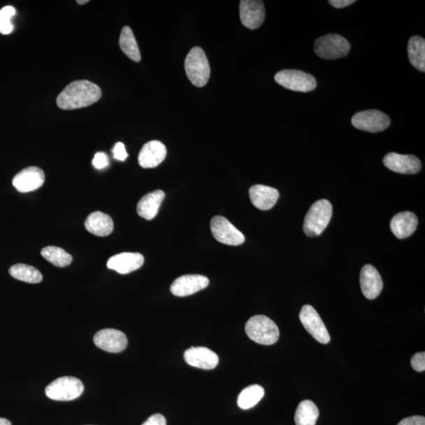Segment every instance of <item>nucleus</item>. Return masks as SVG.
<instances>
[{"label": "nucleus", "mask_w": 425, "mask_h": 425, "mask_svg": "<svg viewBox=\"0 0 425 425\" xmlns=\"http://www.w3.org/2000/svg\"><path fill=\"white\" fill-rule=\"evenodd\" d=\"M280 85L295 92H309L317 87V80L311 74L297 70H284L275 75Z\"/></svg>", "instance_id": "7"}, {"label": "nucleus", "mask_w": 425, "mask_h": 425, "mask_svg": "<svg viewBox=\"0 0 425 425\" xmlns=\"http://www.w3.org/2000/svg\"><path fill=\"white\" fill-rule=\"evenodd\" d=\"M354 0H330L329 2L333 7L336 8H345L354 3Z\"/></svg>", "instance_id": "36"}, {"label": "nucleus", "mask_w": 425, "mask_h": 425, "mask_svg": "<svg viewBox=\"0 0 425 425\" xmlns=\"http://www.w3.org/2000/svg\"><path fill=\"white\" fill-rule=\"evenodd\" d=\"M264 395V387L258 384L251 385L240 392L237 403L242 410H249L257 405Z\"/></svg>", "instance_id": "27"}, {"label": "nucleus", "mask_w": 425, "mask_h": 425, "mask_svg": "<svg viewBox=\"0 0 425 425\" xmlns=\"http://www.w3.org/2000/svg\"><path fill=\"white\" fill-rule=\"evenodd\" d=\"M185 68L187 78L199 87L208 84L210 77V66L208 57L201 48L194 47L187 54Z\"/></svg>", "instance_id": "4"}, {"label": "nucleus", "mask_w": 425, "mask_h": 425, "mask_svg": "<svg viewBox=\"0 0 425 425\" xmlns=\"http://www.w3.org/2000/svg\"><path fill=\"white\" fill-rule=\"evenodd\" d=\"M398 425H425V418L422 416H412L403 419Z\"/></svg>", "instance_id": "34"}, {"label": "nucleus", "mask_w": 425, "mask_h": 425, "mask_svg": "<svg viewBox=\"0 0 425 425\" xmlns=\"http://www.w3.org/2000/svg\"><path fill=\"white\" fill-rule=\"evenodd\" d=\"M241 22L249 29H257L264 22V3L259 0H242L240 4Z\"/></svg>", "instance_id": "12"}, {"label": "nucleus", "mask_w": 425, "mask_h": 425, "mask_svg": "<svg viewBox=\"0 0 425 425\" xmlns=\"http://www.w3.org/2000/svg\"><path fill=\"white\" fill-rule=\"evenodd\" d=\"M92 165L98 170H102L109 166L108 156L103 152L96 153L92 161Z\"/></svg>", "instance_id": "32"}, {"label": "nucleus", "mask_w": 425, "mask_h": 425, "mask_svg": "<svg viewBox=\"0 0 425 425\" xmlns=\"http://www.w3.org/2000/svg\"><path fill=\"white\" fill-rule=\"evenodd\" d=\"M94 343L97 347L110 353L122 352L128 345L126 334L114 329L99 331L94 336Z\"/></svg>", "instance_id": "11"}, {"label": "nucleus", "mask_w": 425, "mask_h": 425, "mask_svg": "<svg viewBox=\"0 0 425 425\" xmlns=\"http://www.w3.org/2000/svg\"><path fill=\"white\" fill-rule=\"evenodd\" d=\"M114 158L117 160L124 161L128 158V153L123 143L118 142L116 143L114 149Z\"/></svg>", "instance_id": "33"}, {"label": "nucleus", "mask_w": 425, "mask_h": 425, "mask_svg": "<svg viewBox=\"0 0 425 425\" xmlns=\"http://www.w3.org/2000/svg\"><path fill=\"white\" fill-rule=\"evenodd\" d=\"M210 229L215 238L224 245L238 246L245 241V236L226 217L215 216L210 222Z\"/></svg>", "instance_id": "8"}, {"label": "nucleus", "mask_w": 425, "mask_h": 425, "mask_svg": "<svg viewBox=\"0 0 425 425\" xmlns=\"http://www.w3.org/2000/svg\"><path fill=\"white\" fill-rule=\"evenodd\" d=\"M299 319L306 331L319 343L327 345L330 336L320 315L310 305H305L300 311Z\"/></svg>", "instance_id": "10"}, {"label": "nucleus", "mask_w": 425, "mask_h": 425, "mask_svg": "<svg viewBox=\"0 0 425 425\" xmlns=\"http://www.w3.org/2000/svg\"><path fill=\"white\" fill-rule=\"evenodd\" d=\"M45 173L41 168L31 166L16 174L13 185L18 192L27 193L40 189L45 183Z\"/></svg>", "instance_id": "15"}, {"label": "nucleus", "mask_w": 425, "mask_h": 425, "mask_svg": "<svg viewBox=\"0 0 425 425\" xmlns=\"http://www.w3.org/2000/svg\"><path fill=\"white\" fill-rule=\"evenodd\" d=\"M78 3L79 4H85L86 3H89V1H87V0H84V1H78Z\"/></svg>", "instance_id": "38"}, {"label": "nucleus", "mask_w": 425, "mask_h": 425, "mask_svg": "<svg viewBox=\"0 0 425 425\" xmlns=\"http://www.w3.org/2000/svg\"><path fill=\"white\" fill-rule=\"evenodd\" d=\"M142 425H166V420L164 415L157 414L150 417Z\"/></svg>", "instance_id": "35"}, {"label": "nucleus", "mask_w": 425, "mask_h": 425, "mask_svg": "<svg viewBox=\"0 0 425 425\" xmlns=\"http://www.w3.org/2000/svg\"><path fill=\"white\" fill-rule=\"evenodd\" d=\"M360 284L362 293L368 299H375L383 289V280L377 268L366 265L361 268Z\"/></svg>", "instance_id": "17"}, {"label": "nucleus", "mask_w": 425, "mask_h": 425, "mask_svg": "<svg viewBox=\"0 0 425 425\" xmlns=\"http://www.w3.org/2000/svg\"><path fill=\"white\" fill-rule=\"evenodd\" d=\"M351 43L338 34L323 36L315 41V52L319 57L333 60L347 56L351 51Z\"/></svg>", "instance_id": "5"}, {"label": "nucleus", "mask_w": 425, "mask_h": 425, "mask_svg": "<svg viewBox=\"0 0 425 425\" xmlns=\"http://www.w3.org/2000/svg\"><path fill=\"white\" fill-rule=\"evenodd\" d=\"M120 45L122 51L128 57L136 62L141 60V55L138 45H137L133 30L129 27H124L122 30L120 39Z\"/></svg>", "instance_id": "25"}, {"label": "nucleus", "mask_w": 425, "mask_h": 425, "mask_svg": "<svg viewBox=\"0 0 425 425\" xmlns=\"http://www.w3.org/2000/svg\"><path fill=\"white\" fill-rule=\"evenodd\" d=\"M250 199L256 208L268 210L277 203L280 196L279 192L272 187L256 185L249 190Z\"/></svg>", "instance_id": "20"}, {"label": "nucleus", "mask_w": 425, "mask_h": 425, "mask_svg": "<svg viewBox=\"0 0 425 425\" xmlns=\"http://www.w3.org/2000/svg\"><path fill=\"white\" fill-rule=\"evenodd\" d=\"M165 196L164 192L161 190H156L147 194L137 204V212L146 220H152L158 215L160 206L164 202Z\"/></svg>", "instance_id": "22"}, {"label": "nucleus", "mask_w": 425, "mask_h": 425, "mask_svg": "<svg viewBox=\"0 0 425 425\" xmlns=\"http://www.w3.org/2000/svg\"><path fill=\"white\" fill-rule=\"evenodd\" d=\"M209 284V279L203 275H184L173 281L171 291L175 296L185 297L206 289Z\"/></svg>", "instance_id": "13"}, {"label": "nucleus", "mask_w": 425, "mask_h": 425, "mask_svg": "<svg viewBox=\"0 0 425 425\" xmlns=\"http://www.w3.org/2000/svg\"><path fill=\"white\" fill-rule=\"evenodd\" d=\"M411 366L417 372L425 370V353H417L411 359Z\"/></svg>", "instance_id": "31"}, {"label": "nucleus", "mask_w": 425, "mask_h": 425, "mask_svg": "<svg viewBox=\"0 0 425 425\" xmlns=\"http://www.w3.org/2000/svg\"><path fill=\"white\" fill-rule=\"evenodd\" d=\"M84 389L83 383L77 377H62L50 384L45 393L55 401H72L82 395Z\"/></svg>", "instance_id": "6"}, {"label": "nucleus", "mask_w": 425, "mask_h": 425, "mask_svg": "<svg viewBox=\"0 0 425 425\" xmlns=\"http://www.w3.org/2000/svg\"><path fill=\"white\" fill-rule=\"evenodd\" d=\"M145 264V258L140 253L124 252L114 255L108 261V267L118 273L128 274L139 270Z\"/></svg>", "instance_id": "19"}, {"label": "nucleus", "mask_w": 425, "mask_h": 425, "mask_svg": "<svg viewBox=\"0 0 425 425\" xmlns=\"http://www.w3.org/2000/svg\"><path fill=\"white\" fill-rule=\"evenodd\" d=\"M383 162L390 171L401 174H416L422 168L421 161L411 154L391 152L385 156Z\"/></svg>", "instance_id": "14"}, {"label": "nucleus", "mask_w": 425, "mask_h": 425, "mask_svg": "<svg viewBox=\"0 0 425 425\" xmlns=\"http://www.w3.org/2000/svg\"><path fill=\"white\" fill-rule=\"evenodd\" d=\"M166 147L159 141H149L141 150L138 161L141 167L154 168L159 166L166 157Z\"/></svg>", "instance_id": "18"}, {"label": "nucleus", "mask_w": 425, "mask_h": 425, "mask_svg": "<svg viewBox=\"0 0 425 425\" xmlns=\"http://www.w3.org/2000/svg\"><path fill=\"white\" fill-rule=\"evenodd\" d=\"M352 122L353 126L359 130L368 133H379L389 127L391 120L383 112L377 110H368L355 114Z\"/></svg>", "instance_id": "9"}, {"label": "nucleus", "mask_w": 425, "mask_h": 425, "mask_svg": "<svg viewBox=\"0 0 425 425\" xmlns=\"http://www.w3.org/2000/svg\"><path fill=\"white\" fill-rule=\"evenodd\" d=\"M410 64L419 71H425V41L421 36H412L408 42Z\"/></svg>", "instance_id": "24"}, {"label": "nucleus", "mask_w": 425, "mask_h": 425, "mask_svg": "<svg viewBox=\"0 0 425 425\" xmlns=\"http://www.w3.org/2000/svg\"><path fill=\"white\" fill-rule=\"evenodd\" d=\"M417 224L418 219L414 212L405 211L393 217L390 227L394 235L398 239L403 240L415 232Z\"/></svg>", "instance_id": "21"}, {"label": "nucleus", "mask_w": 425, "mask_h": 425, "mask_svg": "<svg viewBox=\"0 0 425 425\" xmlns=\"http://www.w3.org/2000/svg\"><path fill=\"white\" fill-rule=\"evenodd\" d=\"M102 91L100 87L89 80H80L73 81L67 85L56 100L62 110H75L87 108L101 98Z\"/></svg>", "instance_id": "1"}, {"label": "nucleus", "mask_w": 425, "mask_h": 425, "mask_svg": "<svg viewBox=\"0 0 425 425\" xmlns=\"http://www.w3.org/2000/svg\"><path fill=\"white\" fill-rule=\"evenodd\" d=\"M333 216V206L326 199L312 204L305 217L303 231L309 237L320 236L327 228Z\"/></svg>", "instance_id": "2"}, {"label": "nucleus", "mask_w": 425, "mask_h": 425, "mask_svg": "<svg viewBox=\"0 0 425 425\" xmlns=\"http://www.w3.org/2000/svg\"><path fill=\"white\" fill-rule=\"evenodd\" d=\"M41 255L55 266L64 268L71 265L73 257L65 250L49 246L42 249Z\"/></svg>", "instance_id": "29"}, {"label": "nucleus", "mask_w": 425, "mask_h": 425, "mask_svg": "<svg viewBox=\"0 0 425 425\" xmlns=\"http://www.w3.org/2000/svg\"><path fill=\"white\" fill-rule=\"evenodd\" d=\"M9 273L12 278L29 284H38L43 280L42 274L37 268L26 264L11 266Z\"/></svg>", "instance_id": "28"}, {"label": "nucleus", "mask_w": 425, "mask_h": 425, "mask_svg": "<svg viewBox=\"0 0 425 425\" xmlns=\"http://www.w3.org/2000/svg\"><path fill=\"white\" fill-rule=\"evenodd\" d=\"M85 226L90 233L101 237L109 236L114 230L112 218L100 211L94 212L87 217Z\"/></svg>", "instance_id": "23"}, {"label": "nucleus", "mask_w": 425, "mask_h": 425, "mask_svg": "<svg viewBox=\"0 0 425 425\" xmlns=\"http://www.w3.org/2000/svg\"><path fill=\"white\" fill-rule=\"evenodd\" d=\"M0 425H11V423L8 419L0 417Z\"/></svg>", "instance_id": "37"}, {"label": "nucleus", "mask_w": 425, "mask_h": 425, "mask_svg": "<svg viewBox=\"0 0 425 425\" xmlns=\"http://www.w3.org/2000/svg\"><path fill=\"white\" fill-rule=\"evenodd\" d=\"M319 410L315 403L305 400L299 403L295 415L296 425H315Z\"/></svg>", "instance_id": "26"}, {"label": "nucleus", "mask_w": 425, "mask_h": 425, "mask_svg": "<svg viewBox=\"0 0 425 425\" xmlns=\"http://www.w3.org/2000/svg\"><path fill=\"white\" fill-rule=\"evenodd\" d=\"M16 15V10L11 6H7L0 10V34L8 35L14 30L12 18Z\"/></svg>", "instance_id": "30"}, {"label": "nucleus", "mask_w": 425, "mask_h": 425, "mask_svg": "<svg viewBox=\"0 0 425 425\" xmlns=\"http://www.w3.org/2000/svg\"><path fill=\"white\" fill-rule=\"evenodd\" d=\"M185 360L191 366L205 370H214L219 362L217 354L204 347H191L184 354Z\"/></svg>", "instance_id": "16"}, {"label": "nucleus", "mask_w": 425, "mask_h": 425, "mask_svg": "<svg viewBox=\"0 0 425 425\" xmlns=\"http://www.w3.org/2000/svg\"><path fill=\"white\" fill-rule=\"evenodd\" d=\"M245 331L250 339L261 345H274L280 336L276 323L264 315H256L250 318Z\"/></svg>", "instance_id": "3"}]
</instances>
